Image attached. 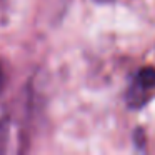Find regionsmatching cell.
Here are the masks:
<instances>
[{
    "instance_id": "cell-1",
    "label": "cell",
    "mask_w": 155,
    "mask_h": 155,
    "mask_svg": "<svg viewBox=\"0 0 155 155\" xmlns=\"http://www.w3.org/2000/svg\"><path fill=\"white\" fill-rule=\"evenodd\" d=\"M137 84L140 88L148 90L155 87V67H143L137 75Z\"/></svg>"
},
{
    "instance_id": "cell-3",
    "label": "cell",
    "mask_w": 155,
    "mask_h": 155,
    "mask_svg": "<svg viewBox=\"0 0 155 155\" xmlns=\"http://www.w3.org/2000/svg\"><path fill=\"white\" fill-rule=\"evenodd\" d=\"M2 85H4V77H2V68H0V88H2Z\"/></svg>"
},
{
    "instance_id": "cell-2",
    "label": "cell",
    "mask_w": 155,
    "mask_h": 155,
    "mask_svg": "<svg viewBox=\"0 0 155 155\" xmlns=\"http://www.w3.org/2000/svg\"><path fill=\"white\" fill-rule=\"evenodd\" d=\"M5 140H7V128L4 124H0V152H4L5 148Z\"/></svg>"
}]
</instances>
